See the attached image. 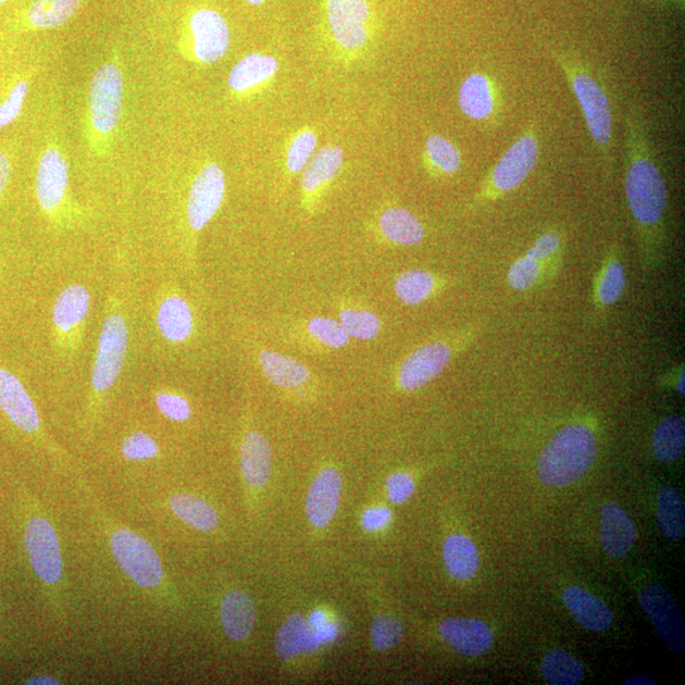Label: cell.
Listing matches in <instances>:
<instances>
[{
    "mask_svg": "<svg viewBox=\"0 0 685 685\" xmlns=\"http://www.w3.org/2000/svg\"><path fill=\"white\" fill-rule=\"evenodd\" d=\"M239 464L244 485L256 495L269 485L272 470V448L261 432L248 428L239 446Z\"/></svg>",
    "mask_w": 685,
    "mask_h": 685,
    "instance_id": "obj_19",
    "label": "cell"
},
{
    "mask_svg": "<svg viewBox=\"0 0 685 685\" xmlns=\"http://www.w3.org/2000/svg\"><path fill=\"white\" fill-rule=\"evenodd\" d=\"M339 634L338 623L329 621L323 627L314 628L308 616L294 613L282 623L276 635V642H274V649H276L279 659L294 660L332 644Z\"/></svg>",
    "mask_w": 685,
    "mask_h": 685,
    "instance_id": "obj_14",
    "label": "cell"
},
{
    "mask_svg": "<svg viewBox=\"0 0 685 685\" xmlns=\"http://www.w3.org/2000/svg\"><path fill=\"white\" fill-rule=\"evenodd\" d=\"M459 105L469 120L487 126L498 125L502 111V95L498 82L486 73L470 74L461 83Z\"/></svg>",
    "mask_w": 685,
    "mask_h": 685,
    "instance_id": "obj_17",
    "label": "cell"
},
{
    "mask_svg": "<svg viewBox=\"0 0 685 685\" xmlns=\"http://www.w3.org/2000/svg\"><path fill=\"white\" fill-rule=\"evenodd\" d=\"M154 403L158 413L172 423H187L192 418V407L185 396L179 394L158 391L154 395Z\"/></svg>",
    "mask_w": 685,
    "mask_h": 685,
    "instance_id": "obj_46",
    "label": "cell"
},
{
    "mask_svg": "<svg viewBox=\"0 0 685 685\" xmlns=\"http://www.w3.org/2000/svg\"><path fill=\"white\" fill-rule=\"evenodd\" d=\"M424 162L433 177H453L461 170L462 155L451 140L434 134L425 141Z\"/></svg>",
    "mask_w": 685,
    "mask_h": 685,
    "instance_id": "obj_34",
    "label": "cell"
},
{
    "mask_svg": "<svg viewBox=\"0 0 685 685\" xmlns=\"http://www.w3.org/2000/svg\"><path fill=\"white\" fill-rule=\"evenodd\" d=\"M438 631L454 651L472 658L485 653L494 642L491 628L475 619H448L439 623Z\"/></svg>",
    "mask_w": 685,
    "mask_h": 685,
    "instance_id": "obj_23",
    "label": "cell"
},
{
    "mask_svg": "<svg viewBox=\"0 0 685 685\" xmlns=\"http://www.w3.org/2000/svg\"><path fill=\"white\" fill-rule=\"evenodd\" d=\"M327 29L335 43L347 52H357L368 45L372 34L370 0H324Z\"/></svg>",
    "mask_w": 685,
    "mask_h": 685,
    "instance_id": "obj_13",
    "label": "cell"
},
{
    "mask_svg": "<svg viewBox=\"0 0 685 685\" xmlns=\"http://www.w3.org/2000/svg\"><path fill=\"white\" fill-rule=\"evenodd\" d=\"M0 410L22 433L43 441L40 414L25 385L10 370L0 368Z\"/></svg>",
    "mask_w": 685,
    "mask_h": 685,
    "instance_id": "obj_18",
    "label": "cell"
},
{
    "mask_svg": "<svg viewBox=\"0 0 685 685\" xmlns=\"http://www.w3.org/2000/svg\"><path fill=\"white\" fill-rule=\"evenodd\" d=\"M403 628L401 622L390 614H376L372 621L371 639L377 651H388L401 642Z\"/></svg>",
    "mask_w": 685,
    "mask_h": 685,
    "instance_id": "obj_43",
    "label": "cell"
},
{
    "mask_svg": "<svg viewBox=\"0 0 685 685\" xmlns=\"http://www.w3.org/2000/svg\"><path fill=\"white\" fill-rule=\"evenodd\" d=\"M563 603L575 616V620L586 630L594 632L606 631L612 626L613 615L605 601L593 594L569 586L562 594Z\"/></svg>",
    "mask_w": 685,
    "mask_h": 685,
    "instance_id": "obj_26",
    "label": "cell"
},
{
    "mask_svg": "<svg viewBox=\"0 0 685 685\" xmlns=\"http://www.w3.org/2000/svg\"><path fill=\"white\" fill-rule=\"evenodd\" d=\"M88 497L91 500L90 494ZM90 506L101 527L111 559L120 573L142 596L154 600L157 605L173 603L175 597L172 583L154 545L141 533L105 513L95 499Z\"/></svg>",
    "mask_w": 685,
    "mask_h": 685,
    "instance_id": "obj_2",
    "label": "cell"
},
{
    "mask_svg": "<svg viewBox=\"0 0 685 685\" xmlns=\"http://www.w3.org/2000/svg\"><path fill=\"white\" fill-rule=\"evenodd\" d=\"M381 233L396 246L413 247L425 238L421 221L402 208L387 209L379 219Z\"/></svg>",
    "mask_w": 685,
    "mask_h": 685,
    "instance_id": "obj_32",
    "label": "cell"
},
{
    "mask_svg": "<svg viewBox=\"0 0 685 685\" xmlns=\"http://www.w3.org/2000/svg\"><path fill=\"white\" fill-rule=\"evenodd\" d=\"M231 41V28L223 14L211 8H198L183 22L180 50L195 63H216L226 55Z\"/></svg>",
    "mask_w": 685,
    "mask_h": 685,
    "instance_id": "obj_10",
    "label": "cell"
},
{
    "mask_svg": "<svg viewBox=\"0 0 685 685\" xmlns=\"http://www.w3.org/2000/svg\"><path fill=\"white\" fill-rule=\"evenodd\" d=\"M339 323L356 339L370 340L376 338L381 331V320L375 312L364 309L347 308L340 312Z\"/></svg>",
    "mask_w": 685,
    "mask_h": 685,
    "instance_id": "obj_42",
    "label": "cell"
},
{
    "mask_svg": "<svg viewBox=\"0 0 685 685\" xmlns=\"http://www.w3.org/2000/svg\"><path fill=\"white\" fill-rule=\"evenodd\" d=\"M386 489L393 505H403L415 490L414 479L407 472H395L387 478Z\"/></svg>",
    "mask_w": 685,
    "mask_h": 685,
    "instance_id": "obj_48",
    "label": "cell"
},
{
    "mask_svg": "<svg viewBox=\"0 0 685 685\" xmlns=\"http://www.w3.org/2000/svg\"><path fill=\"white\" fill-rule=\"evenodd\" d=\"M658 522L664 535L681 539L685 535V507L680 491L673 486H665L659 493Z\"/></svg>",
    "mask_w": 685,
    "mask_h": 685,
    "instance_id": "obj_38",
    "label": "cell"
},
{
    "mask_svg": "<svg viewBox=\"0 0 685 685\" xmlns=\"http://www.w3.org/2000/svg\"><path fill=\"white\" fill-rule=\"evenodd\" d=\"M624 684L626 685H657L658 682H655L649 676L635 675V676L628 677V680L624 682Z\"/></svg>",
    "mask_w": 685,
    "mask_h": 685,
    "instance_id": "obj_54",
    "label": "cell"
},
{
    "mask_svg": "<svg viewBox=\"0 0 685 685\" xmlns=\"http://www.w3.org/2000/svg\"><path fill=\"white\" fill-rule=\"evenodd\" d=\"M308 333L320 345L327 348L339 349L349 342V335L337 320L316 316L309 320Z\"/></svg>",
    "mask_w": 685,
    "mask_h": 685,
    "instance_id": "obj_44",
    "label": "cell"
},
{
    "mask_svg": "<svg viewBox=\"0 0 685 685\" xmlns=\"http://www.w3.org/2000/svg\"><path fill=\"white\" fill-rule=\"evenodd\" d=\"M124 72L119 50L97 68L89 84L86 140L91 154H110L124 110Z\"/></svg>",
    "mask_w": 685,
    "mask_h": 685,
    "instance_id": "obj_5",
    "label": "cell"
},
{
    "mask_svg": "<svg viewBox=\"0 0 685 685\" xmlns=\"http://www.w3.org/2000/svg\"><path fill=\"white\" fill-rule=\"evenodd\" d=\"M259 365L264 376L282 390H296L307 385L311 377L310 370L302 362L273 350L264 349L259 353Z\"/></svg>",
    "mask_w": 685,
    "mask_h": 685,
    "instance_id": "obj_29",
    "label": "cell"
},
{
    "mask_svg": "<svg viewBox=\"0 0 685 685\" xmlns=\"http://www.w3.org/2000/svg\"><path fill=\"white\" fill-rule=\"evenodd\" d=\"M446 285L445 279L428 271L411 270L395 279L394 289L398 299L408 307H416L437 294Z\"/></svg>",
    "mask_w": 685,
    "mask_h": 685,
    "instance_id": "obj_33",
    "label": "cell"
},
{
    "mask_svg": "<svg viewBox=\"0 0 685 685\" xmlns=\"http://www.w3.org/2000/svg\"><path fill=\"white\" fill-rule=\"evenodd\" d=\"M225 188V174L219 164H205L197 173L187 203L188 224L194 232L203 231L216 215L224 201Z\"/></svg>",
    "mask_w": 685,
    "mask_h": 685,
    "instance_id": "obj_16",
    "label": "cell"
},
{
    "mask_svg": "<svg viewBox=\"0 0 685 685\" xmlns=\"http://www.w3.org/2000/svg\"><path fill=\"white\" fill-rule=\"evenodd\" d=\"M553 278L544 263L525 253L515 259L508 271V285L518 292H528Z\"/></svg>",
    "mask_w": 685,
    "mask_h": 685,
    "instance_id": "obj_40",
    "label": "cell"
},
{
    "mask_svg": "<svg viewBox=\"0 0 685 685\" xmlns=\"http://www.w3.org/2000/svg\"><path fill=\"white\" fill-rule=\"evenodd\" d=\"M527 254L544 263L552 277L558 276L563 256L562 234L556 231L540 234L527 250Z\"/></svg>",
    "mask_w": 685,
    "mask_h": 685,
    "instance_id": "obj_41",
    "label": "cell"
},
{
    "mask_svg": "<svg viewBox=\"0 0 685 685\" xmlns=\"http://www.w3.org/2000/svg\"><path fill=\"white\" fill-rule=\"evenodd\" d=\"M139 491L141 506L158 523L178 525L203 535H211L221 527V515L215 506L195 493L162 485H145Z\"/></svg>",
    "mask_w": 685,
    "mask_h": 685,
    "instance_id": "obj_8",
    "label": "cell"
},
{
    "mask_svg": "<svg viewBox=\"0 0 685 685\" xmlns=\"http://www.w3.org/2000/svg\"><path fill=\"white\" fill-rule=\"evenodd\" d=\"M316 135L311 132H302L297 135L288 149L287 166L292 173H299L307 167L316 149Z\"/></svg>",
    "mask_w": 685,
    "mask_h": 685,
    "instance_id": "obj_47",
    "label": "cell"
},
{
    "mask_svg": "<svg viewBox=\"0 0 685 685\" xmlns=\"http://www.w3.org/2000/svg\"><path fill=\"white\" fill-rule=\"evenodd\" d=\"M29 86L28 76H23V78L15 80L11 89L7 91L3 101L0 102V132L11 126L21 116Z\"/></svg>",
    "mask_w": 685,
    "mask_h": 685,
    "instance_id": "obj_45",
    "label": "cell"
},
{
    "mask_svg": "<svg viewBox=\"0 0 685 685\" xmlns=\"http://www.w3.org/2000/svg\"><path fill=\"white\" fill-rule=\"evenodd\" d=\"M341 476L335 468H324L312 482L304 512L311 527L325 530L338 512L341 498Z\"/></svg>",
    "mask_w": 685,
    "mask_h": 685,
    "instance_id": "obj_20",
    "label": "cell"
},
{
    "mask_svg": "<svg viewBox=\"0 0 685 685\" xmlns=\"http://www.w3.org/2000/svg\"><path fill=\"white\" fill-rule=\"evenodd\" d=\"M219 620L227 638L244 643L253 634L256 606L242 589H228L219 601Z\"/></svg>",
    "mask_w": 685,
    "mask_h": 685,
    "instance_id": "obj_22",
    "label": "cell"
},
{
    "mask_svg": "<svg viewBox=\"0 0 685 685\" xmlns=\"http://www.w3.org/2000/svg\"><path fill=\"white\" fill-rule=\"evenodd\" d=\"M68 163L55 139L46 142L38 158L36 171V198L46 216L60 220L66 215L68 198Z\"/></svg>",
    "mask_w": 685,
    "mask_h": 685,
    "instance_id": "obj_11",
    "label": "cell"
},
{
    "mask_svg": "<svg viewBox=\"0 0 685 685\" xmlns=\"http://www.w3.org/2000/svg\"><path fill=\"white\" fill-rule=\"evenodd\" d=\"M636 538L635 524L627 513L615 502H606L600 512V544L605 552L614 559L623 558Z\"/></svg>",
    "mask_w": 685,
    "mask_h": 685,
    "instance_id": "obj_24",
    "label": "cell"
},
{
    "mask_svg": "<svg viewBox=\"0 0 685 685\" xmlns=\"http://www.w3.org/2000/svg\"><path fill=\"white\" fill-rule=\"evenodd\" d=\"M627 277L622 261L620 244L614 241L607 248L600 269L593 284V307L603 315L622 299L626 291Z\"/></svg>",
    "mask_w": 685,
    "mask_h": 685,
    "instance_id": "obj_21",
    "label": "cell"
},
{
    "mask_svg": "<svg viewBox=\"0 0 685 685\" xmlns=\"http://www.w3.org/2000/svg\"><path fill=\"white\" fill-rule=\"evenodd\" d=\"M466 342H469L468 337L453 340L439 339L419 347L400 364L396 384L402 391L421 390L445 372L456 353L460 352Z\"/></svg>",
    "mask_w": 685,
    "mask_h": 685,
    "instance_id": "obj_12",
    "label": "cell"
},
{
    "mask_svg": "<svg viewBox=\"0 0 685 685\" xmlns=\"http://www.w3.org/2000/svg\"><path fill=\"white\" fill-rule=\"evenodd\" d=\"M624 195L646 271L659 270L668 244V188L644 110L630 104L624 116Z\"/></svg>",
    "mask_w": 685,
    "mask_h": 685,
    "instance_id": "obj_1",
    "label": "cell"
},
{
    "mask_svg": "<svg viewBox=\"0 0 685 685\" xmlns=\"http://www.w3.org/2000/svg\"><path fill=\"white\" fill-rule=\"evenodd\" d=\"M391 510L383 507L370 508L362 515V525L368 531H379L391 521Z\"/></svg>",
    "mask_w": 685,
    "mask_h": 685,
    "instance_id": "obj_49",
    "label": "cell"
},
{
    "mask_svg": "<svg viewBox=\"0 0 685 685\" xmlns=\"http://www.w3.org/2000/svg\"><path fill=\"white\" fill-rule=\"evenodd\" d=\"M12 174V162L7 152L0 150V198L3 197Z\"/></svg>",
    "mask_w": 685,
    "mask_h": 685,
    "instance_id": "obj_50",
    "label": "cell"
},
{
    "mask_svg": "<svg viewBox=\"0 0 685 685\" xmlns=\"http://www.w3.org/2000/svg\"><path fill=\"white\" fill-rule=\"evenodd\" d=\"M84 0H33L20 15L23 30H49L63 27L80 11Z\"/></svg>",
    "mask_w": 685,
    "mask_h": 685,
    "instance_id": "obj_25",
    "label": "cell"
},
{
    "mask_svg": "<svg viewBox=\"0 0 685 685\" xmlns=\"http://www.w3.org/2000/svg\"><path fill=\"white\" fill-rule=\"evenodd\" d=\"M7 2H10V0H0V5H3Z\"/></svg>",
    "mask_w": 685,
    "mask_h": 685,
    "instance_id": "obj_56",
    "label": "cell"
},
{
    "mask_svg": "<svg viewBox=\"0 0 685 685\" xmlns=\"http://www.w3.org/2000/svg\"><path fill=\"white\" fill-rule=\"evenodd\" d=\"M308 619L311 623V626L314 628L323 627L324 624L331 621L329 619H327V615L323 611H320V609H315V611H312Z\"/></svg>",
    "mask_w": 685,
    "mask_h": 685,
    "instance_id": "obj_53",
    "label": "cell"
},
{
    "mask_svg": "<svg viewBox=\"0 0 685 685\" xmlns=\"http://www.w3.org/2000/svg\"><path fill=\"white\" fill-rule=\"evenodd\" d=\"M543 142L536 124L525 126L498 162L485 175L477 194L472 198V209H482L500 201L520 188L530 178L539 162Z\"/></svg>",
    "mask_w": 685,
    "mask_h": 685,
    "instance_id": "obj_7",
    "label": "cell"
},
{
    "mask_svg": "<svg viewBox=\"0 0 685 685\" xmlns=\"http://www.w3.org/2000/svg\"><path fill=\"white\" fill-rule=\"evenodd\" d=\"M128 329L126 320L120 312H112L104 319L99 334L94 372H91L90 421H96L104 396L117 383L126 360Z\"/></svg>",
    "mask_w": 685,
    "mask_h": 685,
    "instance_id": "obj_9",
    "label": "cell"
},
{
    "mask_svg": "<svg viewBox=\"0 0 685 685\" xmlns=\"http://www.w3.org/2000/svg\"><path fill=\"white\" fill-rule=\"evenodd\" d=\"M90 294L82 285H71L57 297L52 309V323L60 334L74 333L88 316Z\"/></svg>",
    "mask_w": 685,
    "mask_h": 685,
    "instance_id": "obj_27",
    "label": "cell"
},
{
    "mask_svg": "<svg viewBox=\"0 0 685 685\" xmlns=\"http://www.w3.org/2000/svg\"><path fill=\"white\" fill-rule=\"evenodd\" d=\"M157 323L159 332L167 341H186L194 332L192 310L183 297L167 296L159 304Z\"/></svg>",
    "mask_w": 685,
    "mask_h": 685,
    "instance_id": "obj_30",
    "label": "cell"
},
{
    "mask_svg": "<svg viewBox=\"0 0 685 685\" xmlns=\"http://www.w3.org/2000/svg\"><path fill=\"white\" fill-rule=\"evenodd\" d=\"M550 53L581 107L586 128L607 177H612L614 171L613 111L606 84L594 71L590 61L581 53L560 48H551Z\"/></svg>",
    "mask_w": 685,
    "mask_h": 685,
    "instance_id": "obj_3",
    "label": "cell"
},
{
    "mask_svg": "<svg viewBox=\"0 0 685 685\" xmlns=\"http://www.w3.org/2000/svg\"><path fill=\"white\" fill-rule=\"evenodd\" d=\"M540 669L546 682L552 685H576L584 675L581 662L563 650L547 652Z\"/></svg>",
    "mask_w": 685,
    "mask_h": 685,
    "instance_id": "obj_39",
    "label": "cell"
},
{
    "mask_svg": "<svg viewBox=\"0 0 685 685\" xmlns=\"http://www.w3.org/2000/svg\"><path fill=\"white\" fill-rule=\"evenodd\" d=\"M597 452V437L590 426L578 423L563 426L538 457V477L551 487L574 484L589 471Z\"/></svg>",
    "mask_w": 685,
    "mask_h": 685,
    "instance_id": "obj_6",
    "label": "cell"
},
{
    "mask_svg": "<svg viewBox=\"0 0 685 685\" xmlns=\"http://www.w3.org/2000/svg\"><path fill=\"white\" fill-rule=\"evenodd\" d=\"M277 67L276 59L261 55V53H250L233 67L231 75H228V87L236 95L248 94L251 89L271 79L276 74Z\"/></svg>",
    "mask_w": 685,
    "mask_h": 685,
    "instance_id": "obj_31",
    "label": "cell"
},
{
    "mask_svg": "<svg viewBox=\"0 0 685 685\" xmlns=\"http://www.w3.org/2000/svg\"><path fill=\"white\" fill-rule=\"evenodd\" d=\"M639 605L670 650L684 652L685 626L680 607L664 585L650 584L639 593Z\"/></svg>",
    "mask_w": 685,
    "mask_h": 685,
    "instance_id": "obj_15",
    "label": "cell"
},
{
    "mask_svg": "<svg viewBox=\"0 0 685 685\" xmlns=\"http://www.w3.org/2000/svg\"><path fill=\"white\" fill-rule=\"evenodd\" d=\"M119 454L124 466L134 476L139 472L154 468L163 457V448L152 434L145 431H134L126 434L120 441Z\"/></svg>",
    "mask_w": 685,
    "mask_h": 685,
    "instance_id": "obj_28",
    "label": "cell"
},
{
    "mask_svg": "<svg viewBox=\"0 0 685 685\" xmlns=\"http://www.w3.org/2000/svg\"><path fill=\"white\" fill-rule=\"evenodd\" d=\"M653 454L662 462L681 459L685 448V423L680 415H670L655 429L651 439Z\"/></svg>",
    "mask_w": 685,
    "mask_h": 685,
    "instance_id": "obj_36",
    "label": "cell"
},
{
    "mask_svg": "<svg viewBox=\"0 0 685 685\" xmlns=\"http://www.w3.org/2000/svg\"><path fill=\"white\" fill-rule=\"evenodd\" d=\"M342 150L339 147H325L309 163L302 175V188L308 195L317 192L320 188L332 182L340 171Z\"/></svg>",
    "mask_w": 685,
    "mask_h": 685,
    "instance_id": "obj_37",
    "label": "cell"
},
{
    "mask_svg": "<svg viewBox=\"0 0 685 685\" xmlns=\"http://www.w3.org/2000/svg\"><path fill=\"white\" fill-rule=\"evenodd\" d=\"M444 560L449 575L457 581H469L476 574L478 568L476 546L461 533H454L446 539Z\"/></svg>",
    "mask_w": 685,
    "mask_h": 685,
    "instance_id": "obj_35",
    "label": "cell"
},
{
    "mask_svg": "<svg viewBox=\"0 0 685 685\" xmlns=\"http://www.w3.org/2000/svg\"><path fill=\"white\" fill-rule=\"evenodd\" d=\"M25 683L28 685H59L61 684L59 676L48 674V673L30 676Z\"/></svg>",
    "mask_w": 685,
    "mask_h": 685,
    "instance_id": "obj_52",
    "label": "cell"
},
{
    "mask_svg": "<svg viewBox=\"0 0 685 685\" xmlns=\"http://www.w3.org/2000/svg\"><path fill=\"white\" fill-rule=\"evenodd\" d=\"M246 2L250 5H261L265 0H246Z\"/></svg>",
    "mask_w": 685,
    "mask_h": 685,
    "instance_id": "obj_55",
    "label": "cell"
},
{
    "mask_svg": "<svg viewBox=\"0 0 685 685\" xmlns=\"http://www.w3.org/2000/svg\"><path fill=\"white\" fill-rule=\"evenodd\" d=\"M669 377H672V379L667 378V383L669 385H673V387L675 388V391L682 396H684V364L682 365H677V368H675L674 370L670 371L668 373Z\"/></svg>",
    "mask_w": 685,
    "mask_h": 685,
    "instance_id": "obj_51",
    "label": "cell"
},
{
    "mask_svg": "<svg viewBox=\"0 0 685 685\" xmlns=\"http://www.w3.org/2000/svg\"><path fill=\"white\" fill-rule=\"evenodd\" d=\"M23 544L48 605L57 619L64 621L67 616V605L63 547L51 518L38 505L23 525Z\"/></svg>",
    "mask_w": 685,
    "mask_h": 685,
    "instance_id": "obj_4",
    "label": "cell"
}]
</instances>
